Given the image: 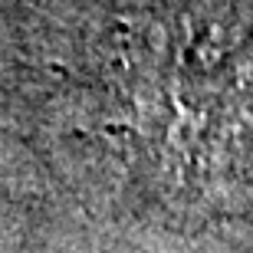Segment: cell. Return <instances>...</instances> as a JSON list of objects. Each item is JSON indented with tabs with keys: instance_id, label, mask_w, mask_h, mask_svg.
<instances>
[{
	"instance_id": "cell-1",
	"label": "cell",
	"mask_w": 253,
	"mask_h": 253,
	"mask_svg": "<svg viewBox=\"0 0 253 253\" xmlns=\"http://www.w3.org/2000/svg\"><path fill=\"white\" fill-rule=\"evenodd\" d=\"M214 27H151L135 56V102L141 141L174 155L201 178L227 168L237 148L253 145V109L247 85L253 63H234L224 46L204 53Z\"/></svg>"
}]
</instances>
